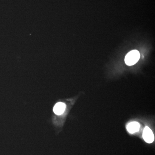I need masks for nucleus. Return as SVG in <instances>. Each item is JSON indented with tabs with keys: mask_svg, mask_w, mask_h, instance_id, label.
Segmentation results:
<instances>
[{
	"mask_svg": "<svg viewBox=\"0 0 155 155\" xmlns=\"http://www.w3.org/2000/svg\"><path fill=\"white\" fill-rule=\"evenodd\" d=\"M140 58V54L137 50L130 51L125 56V61L127 66H132L137 63Z\"/></svg>",
	"mask_w": 155,
	"mask_h": 155,
	"instance_id": "nucleus-1",
	"label": "nucleus"
},
{
	"mask_svg": "<svg viewBox=\"0 0 155 155\" xmlns=\"http://www.w3.org/2000/svg\"><path fill=\"white\" fill-rule=\"evenodd\" d=\"M143 137L145 141L149 143H152L154 140V136L151 129L148 127H145L143 130Z\"/></svg>",
	"mask_w": 155,
	"mask_h": 155,
	"instance_id": "nucleus-2",
	"label": "nucleus"
},
{
	"mask_svg": "<svg viewBox=\"0 0 155 155\" xmlns=\"http://www.w3.org/2000/svg\"><path fill=\"white\" fill-rule=\"evenodd\" d=\"M140 127L139 123L137 122H130L127 126V131L130 134H133L139 131Z\"/></svg>",
	"mask_w": 155,
	"mask_h": 155,
	"instance_id": "nucleus-3",
	"label": "nucleus"
},
{
	"mask_svg": "<svg viewBox=\"0 0 155 155\" xmlns=\"http://www.w3.org/2000/svg\"><path fill=\"white\" fill-rule=\"evenodd\" d=\"M66 109V105L63 103H58L54 107V113L58 115H61L64 113Z\"/></svg>",
	"mask_w": 155,
	"mask_h": 155,
	"instance_id": "nucleus-4",
	"label": "nucleus"
}]
</instances>
